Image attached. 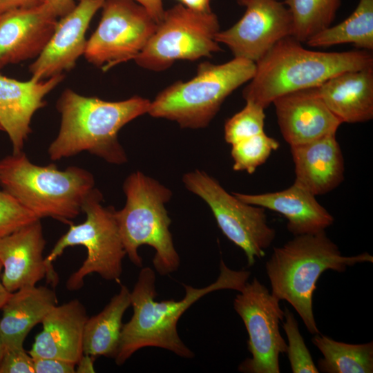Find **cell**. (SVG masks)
<instances>
[{
  "label": "cell",
  "instance_id": "1",
  "mask_svg": "<svg viewBox=\"0 0 373 373\" xmlns=\"http://www.w3.org/2000/svg\"><path fill=\"white\" fill-rule=\"evenodd\" d=\"M251 275L247 270H233L222 260L218 279L209 285L196 288L183 285L185 295L182 300H155V271L143 267L131 292L133 314L123 325L115 357L117 365L124 363L135 352L146 347L167 350L180 357L191 358L193 352L180 338L177 325L180 318L193 303L204 296L220 289L240 291Z\"/></svg>",
  "mask_w": 373,
  "mask_h": 373
},
{
  "label": "cell",
  "instance_id": "2",
  "mask_svg": "<svg viewBox=\"0 0 373 373\" xmlns=\"http://www.w3.org/2000/svg\"><path fill=\"white\" fill-rule=\"evenodd\" d=\"M150 104L140 96L109 102L66 89L57 103L61 119L59 133L48 149L50 160L87 151L113 164L126 163L128 158L118 140V132L148 113Z\"/></svg>",
  "mask_w": 373,
  "mask_h": 373
},
{
  "label": "cell",
  "instance_id": "3",
  "mask_svg": "<svg viewBox=\"0 0 373 373\" xmlns=\"http://www.w3.org/2000/svg\"><path fill=\"white\" fill-rule=\"evenodd\" d=\"M373 68L372 52H321L307 49L291 36L276 43L256 63V72L242 92L246 102L265 109L277 97L316 88L340 73Z\"/></svg>",
  "mask_w": 373,
  "mask_h": 373
},
{
  "label": "cell",
  "instance_id": "4",
  "mask_svg": "<svg viewBox=\"0 0 373 373\" xmlns=\"http://www.w3.org/2000/svg\"><path fill=\"white\" fill-rule=\"evenodd\" d=\"M365 252L352 256L341 254L325 230L295 236L282 247H274L265 263L271 294L288 302L301 318L308 332L320 334L314 316L312 298L316 283L327 270L344 272L357 263L372 262Z\"/></svg>",
  "mask_w": 373,
  "mask_h": 373
},
{
  "label": "cell",
  "instance_id": "5",
  "mask_svg": "<svg viewBox=\"0 0 373 373\" xmlns=\"http://www.w3.org/2000/svg\"><path fill=\"white\" fill-rule=\"evenodd\" d=\"M0 185L40 219L50 217L70 224L82 211L95 180L76 166L64 170L54 164L38 166L21 151L0 160Z\"/></svg>",
  "mask_w": 373,
  "mask_h": 373
},
{
  "label": "cell",
  "instance_id": "6",
  "mask_svg": "<svg viewBox=\"0 0 373 373\" xmlns=\"http://www.w3.org/2000/svg\"><path fill=\"white\" fill-rule=\"evenodd\" d=\"M123 190L126 204L115 218L126 255L137 267L142 266L138 254L141 245L155 250L153 265L162 276L178 269L180 256L174 247L169 227V218L165 204L172 191L157 180L141 171L133 172L124 180Z\"/></svg>",
  "mask_w": 373,
  "mask_h": 373
},
{
  "label": "cell",
  "instance_id": "7",
  "mask_svg": "<svg viewBox=\"0 0 373 373\" xmlns=\"http://www.w3.org/2000/svg\"><path fill=\"white\" fill-rule=\"evenodd\" d=\"M256 63L236 58L220 64L201 63L195 75L165 88L151 102L148 114L177 122L184 128L207 126L225 99L249 82Z\"/></svg>",
  "mask_w": 373,
  "mask_h": 373
},
{
  "label": "cell",
  "instance_id": "8",
  "mask_svg": "<svg viewBox=\"0 0 373 373\" xmlns=\"http://www.w3.org/2000/svg\"><path fill=\"white\" fill-rule=\"evenodd\" d=\"M103 195L94 188L86 196L82 212L86 220L81 224H70L69 229L56 242L44 258L48 283L55 287L59 276L53 262L68 247L82 245L87 256L82 266L66 281V288L78 290L84 285V278L90 274H98L107 280H119L122 273V260L126 254L118 224L115 209L102 204Z\"/></svg>",
  "mask_w": 373,
  "mask_h": 373
},
{
  "label": "cell",
  "instance_id": "9",
  "mask_svg": "<svg viewBox=\"0 0 373 373\" xmlns=\"http://www.w3.org/2000/svg\"><path fill=\"white\" fill-rule=\"evenodd\" d=\"M220 30L218 18L212 10L197 12L179 3L165 10L134 61L144 69L158 72L178 60L209 57L221 50L216 39Z\"/></svg>",
  "mask_w": 373,
  "mask_h": 373
},
{
  "label": "cell",
  "instance_id": "10",
  "mask_svg": "<svg viewBox=\"0 0 373 373\" xmlns=\"http://www.w3.org/2000/svg\"><path fill=\"white\" fill-rule=\"evenodd\" d=\"M182 182L208 204L222 233L244 251L248 267L265 256L276 235L267 223L265 209L241 201L203 171L185 173Z\"/></svg>",
  "mask_w": 373,
  "mask_h": 373
},
{
  "label": "cell",
  "instance_id": "11",
  "mask_svg": "<svg viewBox=\"0 0 373 373\" xmlns=\"http://www.w3.org/2000/svg\"><path fill=\"white\" fill-rule=\"evenodd\" d=\"M99 24L87 40L84 57L106 71L133 59L143 50L157 23L133 0H104Z\"/></svg>",
  "mask_w": 373,
  "mask_h": 373
},
{
  "label": "cell",
  "instance_id": "12",
  "mask_svg": "<svg viewBox=\"0 0 373 373\" xmlns=\"http://www.w3.org/2000/svg\"><path fill=\"white\" fill-rule=\"evenodd\" d=\"M239 292L233 307L248 333L247 348L251 357L240 364L238 371L279 373V356L287 350L279 329L284 320L280 301L256 278L247 281Z\"/></svg>",
  "mask_w": 373,
  "mask_h": 373
},
{
  "label": "cell",
  "instance_id": "13",
  "mask_svg": "<svg viewBox=\"0 0 373 373\" xmlns=\"http://www.w3.org/2000/svg\"><path fill=\"white\" fill-rule=\"evenodd\" d=\"M245 8L231 27L220 30L216 39L236 58L256 63L280 40L291 36L289 12L280 0H236Z\"/></svg>",
  "mask_w": 373,
  "mask_h": 373
},
{
  "label": "cell",
  "instance_id": "14",
  "mask_svg": "<svg viewBox=\"0 0 373 373\" xmlns=\"http://www.w3.org/2000/svg\"><path fill=\"white\" fill-rule=\"evenodd\" d=\"M104 0H79L74 8L60 17L45 48L30 66L31 78L44 80L71 70L84 55L86 32Z\"/></svg>",
  "mask_w": 373,
  "mask_h": 373
},
{
  "label": "cell",
  "instance_id": "15",
  "mask_svg": "<svg viewBox=\"0 0 373 373\" xmlns=\"http://www.w3.org/2000/svg\"><path fill=\"white\" fill-rule=\"evenodd\" d=\"M58 17L46 2L0 14V70L37 57L52 35Z\"/></svg>",
  "mask_w": 373,
  "mask_h": 373
},
{
  "label": "cell",
  "instance_id": "16",
  "mask_svg": "<svg viewBox=\"0 0 373 373\" xmlns=\"http://www.w3.org/2000/svg\"><path fill=\"white\" fill-rule=\"evenodd\" d=\"M272 104L280 133L290 146L336 134L342 124L325 104L316 88L285 94Z\"/></svg>",
  "mask_w": 373,
  "mask_h": 373
},
{
  "label": "cell",
  "instance_id": "17",
  "mask_svg": "<svg viewBox=\"0 0 373 373\" xmlns=\"http://www.w3.org/2000/svg\"><path fill=\"white\" fill-rule=\"evenodd\" d=\"M63 79L61 74L44 80L19 81L0 73V126L10 138L12 153L22 151L33 115L46 105L45 96Z\"/></svg>",
  "mask_w": 373,
  "mask_h": 373
},
{
  "label": "cell",
  "instance_id": "18",
  "mask_svg": "<svg viewBox=\"0 0 373 373\" xmlns=\"http://www.w3.org/2000/svg\"><path fill=\"white\" fill-rule=\"evenodd\" d=\"M45 245L41 220L0 237V262L3 269L1 279L9 292L35 286L46 277Z\"/></svg>",
  "mask_w": 373,
  "mask_h": 373
},
{
  "label": "cell",
  "instance_id": "19",
  "mask_svg": "<svg viewBox=\"0 0 373 373\" xmlns=\"http://www.w3.org/2000/svg\"><path fill=\"white\" fill-rule=\"evenodd\" d=\"M86 309L77 299L57 305L46 315L42 330L28 352L32 357L55 358L77 364L83 355Z\"/></svg>",
  "mask_w": 373,
  "mask_h": 373
},
{
  "label": "cell",
  "instance_id": "20",
  "mask_svg": "<svg viewBox=\"0 0 373 373\" xmlns=\"http://www.w3.org/2000/svg\"><path fill=\"white\" fill-rule=\"evenodd\" d=\"M232 194L245 203L283 215L287 220V230L294 236L324 231L334 221V217L317 201L316 195L295 182L280 191Z\"/></svg>",
  "mask_w": 373,
  "mask_h": 373
},
{
  "label": "cell",
  "instance_id": "21",
  "mask_svg": "<svg viewBox=\"0 0 373 373\" xmlns=\"http://www.w3.org/2000/svg\"><path fill=\"white\" fill-rule=\"evenodd\" d=\"M294 182L314 195L329 193L344 180V159L336 134L290 146Z\"/></svg>",
  "mask_w": 373,
  "mask_h": 373
},
{
  "label": "cell",
  "instance_id": "22",
  "mask_svg": "<svg viewBox=\"0 0 373 373\" xmlns=\"http://www.w3.org/2000/svg\"><path fill=\"white\" fill-rule=\"evenodd\" d=\"M316 89L329 110L342 123L372 119L373 68L340 73Z\"/></svg>",
  "mask_w": 373,
  "mask_h": 373
},
{
  "label": "cell",
  "instance_id": "23",
  "mask_svg": "<svg viewBox=\"0 0 373 373\" xmlns=\"http://www.w3.org/2000/svg\"><path fill=\"white\" fill-rule=\"evenodd\" d=\"M57 305L55 291L45 286L24 287L11 293L0 320L5 350L23 349L28 333Z\"/></svg>",
  "mask_w": 373,
  "mask_h": 373
},
{
  "label": "cell",
  "instance_id": "24",
  "mask_svg": "<svg viewBox=\"0 0 373 373\" xmlns=\"http://www.w3.org/2000/svg\"><path fill=\"white\" fill-rule=\"evenodd\" d=\"M130 305L131 291L122 285L99 313L88 318L83 335L84 354L115 357L123 327L122 317Z\"/></svg>",
  "mask_w": 373,
  "mask_h": 373
},
{
  "label": "cell",
  "instance_id": "25",
  "mask_svg": "<svg viewBox=\"0 0 373 373\" xmlns=\"http://www.w3.org/2000/svg\"><path fill=\"white\" fill-rule=\"evenodd\" d=\"M309 47H329L351 44L359 50H373V0H359L343 21L330 26L310 38Z\"/></svg>",
  "mask_w": 373,
  "mask_h": 373
},
{
  "label": "cell",
  "instance_id": "26",
  "mask_svg": "<svg viewBox=\"0 0 373 373\" xmlns=\"http://www.w3.org/2000/svg\"><path fill=\"white\" fill-rule=\"evenodd\" d=\"M312 343L323 354L317 368L325 373L373 372V343L349 344L320 334H314Z\"/></svg>",
  "mask_w": 373,
  "mask_h": 373
},
{
  "label": "cell",
  "instance_id": "27",
  "mask_svg": "<svg viewBox=\"0 0 373 373\" xmlns=\"http://www.w3.org/2000/svg\"><path fill=\"white\" fill-rule=\"evenodd\" d=\"M292 21L291 37L306 43L332 26L341 0H285Z\"/></svg>",
  "mask_w": 373,
  "mask_h": 373
},
{
  "label": "cell",
  "instance_id": "28",
  "mask_svg": "<svg viewBox=\"0 0 373 373\" xmlns=\"http://www.w3.org/2000/svg\"><path fill=\"white\" fill-rule=\"evenodd\" d=\"M279 147V142L268 136L265 131L231 144V155L233 169L251 174L264 164L273 151Z\"/></svg>",
  "mask_w": 373,
  "mask_h": 373
},
{
  "label": "cell",
  "instance_id": "29",
  "mask_svg": "<svg viewBox=\"0 0 373 373\" xmlns=\"http://www.w3.org/2000/svg\"><path fill=\"white\" fill-rule=\"evenodd\" d=\"M265 110L255 103L246 102L245 107L226 122L225 141L233 144L264 132Z\"/></svg>",
  "mask_w": 373,
  "mask_h": 373
},
{
  "label": "cell",
  "instance_id": "30",
  "mask_svg": "<svg viewBox=\"0 0 373 373\" xmlns=\"http://www.w3.org/2000/svg\"><path fill=\"white\" fill-rule=\"evenodd\" d=\"M284 319L283 325L288 341L285 353L287 355L291 372L293 373L319 372L299 331L298 322L291 312L287 307H285L284 310Z\"/></svg>",
  "mask_w": 373,
  "mask_h": 373
},
{
  "label": "cell",
  "instance_id": "31",
  "mask_svg": "<svg viewBox=\"0 0 373 373\" xmlns=\"http://www.w3.org/2000/svg\"><path fill=\"white\" fill-rule=\"evenodd\" d=\"M38 220L41 219L10 193L0 191V237L9 235Z\"/></svg>",
  "mask_w": 373,
  "mask_h": 373
},
{
  "label": "cell",
  "instance_id": "32",
  "mask_svg": "<svg viewBox=\"0 0 373 373\" xmlns=\"http://www.w3.org/2000/svg\"><path fill=\"white\" fill-rule=\"evenodd\" d=\"M0 373H35L32 357L24 348L5 350Z\"/></svg>",
  "mask_w": 373,
  "mask_h": 373
},
{
  "label": "cell",
  "instance_id": "33",
  "mask_svg": "<svg viewBox=\"0 0 373 373\" xmlns=\"http://www.w3.org/2000/svg\"><path fill=\"white\" fill-rule=\"evenodd\" d=\"M33 359L35 373H74L76 364L55 358L35 357Z\"/></svg>",
  "mask_w": 373,
  "mask_h": 373
},
{
  "label": "cell",
  "instance_id": "34",
  "mask_svg": "<svg viewBox=\"0 0 373 373\" xmlns=\"http://www.w3.org/2000/svg\"><path fill=\"white\" fill-rule=\"evenodd\" d=\"M144 7L153 19L158 23L165 11L163 0H133Z\"/></svg>",
  "mask_w": 373,
  "mask_h": 373
},
{
  "label": "cell",
  "instance_id": "35",
  "mask_svg": "<svg viewBox=\"0 0 373 373\" xmlns=\"http://www.w3.org/2000/svg\"><path fill=\"white\" fill-rule=\"evenodd\" d=\"M45 0H0V14L21 8H28L39 5Z\"/></svg>",
  "mask_w": 373,
  "mask_h": 373
},
{
  "label": "cell",
  "instance_id": "36",
  "mask_svg": "<svg viewBox=\"0 0 373 373\" xmlns=\"http://www.w3.org/2000/svg\"><path fill=\"white\" fill-rule=\"evenodd\" d=\"M58 17H61L72 10L76 5L74 0H45Z\"/></svg>",
  "mask_w": 373,
  "mask_h": 373
},
{
  "label": "cell",
  "instance_id": "37",
  "mask_svg": "<svg viewBox=\"0 0 373 373\" xmlns=\"http://www.w3.org/2000/svg\"><path fill=\"white\" fill-rule=\"evenodd\" d=\"M186 8L197 12L211 11V0H178Z\"/></svg>",
  "mask_w": 373,
  "mask_h": 373
},
{
  "label": "cell",
  "instance_id": "38",
  "mask_svg": "<svg viewBox=\"0 0 373 373\" xmlns=\"http://www.w3.org/2000/svg\"><path fill=\"white\" fill-rule=\"evenodd\" d=\"M95 356L83 354L76 365L77 368L76 372H95L93 367V361Z\"/></svg>",
  "mask_w": 373,
  "mask_h": 373
},
{
  "label": "cell",
  "instance_id": "39",
  "mask_svg": "<svg viewBox=\"0 0 373 373\" xmlns=\"http://www.w3.org/2000/svg\"><path fill=\"white\" fill-rule=\"evenodd\" d=\"M3 266L0 262V309H1L11 294V292H9L2 284L1 279V272Z\"/></svg>",
  "mask_w": 373,
  "mask_h": 373
},
{
  "label": "cell",
  "instance_id": "40",
  "mask_svg": "<svg viewBox=\"0 0 373 373\" xmlns=\"http://www.w3.org/2000/svg\"><path fill=\"white\" fill-rule=\"evenodd\" d=\"M5 353V346L3 342L1 334L0 332V364Z\"/></svg>",
  "mask_w": 373,
  "mask_h": 373
},
{
  "label": "cell",
  "instance_id": "41",
  "mask_svg": "<svg viewBox=\"0 0 373 373\" xmlns=\"http://www.w3.org/2000/svg\"><path fill=\"white\" fill-rule=\"evenodd\" d=\"M0 131H3V129L1 128V126H0Z\"/></svg>",
  "mask_w": 373,
  "mask_h": 373
}]
</instances>
